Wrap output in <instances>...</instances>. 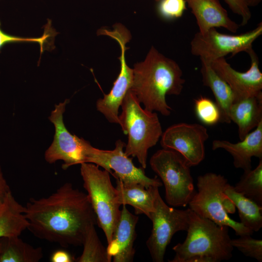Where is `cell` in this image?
Here are the masks:
<instances>
[{
	"mask_svg": "<svg viewBox=\"0 0 262 262\" xmlns=\"http://www.w3.org/2000/svg\"><path fill=\"white\" fill-rule=\"evenodd\" d=\"M195 16L199 32L210 29L223 28L236 33L240 25L232 20L219 0H185Z\"/></svg>",
	"mask_w": 262,
	"mask_h": 262,
	"instance_id": "2e32d148",
	"label": "cell"
},
{
	"mask_svg": "<svg viewBox=\"0 0 262 262\" xmlns=\"http://www.w3.org/2000/svg\"><path fill=\"white\" fill-rule=\"evenodd\" d=\"M227 183V179L221 174L209 172L199 176L196 182L197 191L189 201V208L218 225L231 228L237 236L251 235L253 231L228 215L234 213L236 207L224 193Z\"/></svg>",
	"mask_w": 262,
	"mask_h": 262,
	"instance_id": "5b68a950",
	"label": "cell"
},
{
	"mask_svg": "<svg viewBox=\"0 0 262 262\" xmlns=\"http://www.w3.org/2000/svg\"><path fill=\"white\" fill-rule=\"evenodd\" d=\"M194 110L198 119L203 124L212 126L220 122L221 113L216 103L205 97L194 100Z\"/></svg>",
	"mask_w": 262,
	"mask_h": 262,
	"instance_id": "484cf974",
	"label": "cell"
},
{
	"mask_svg": "<svg viewBox=\"0 0 262 262\" xmlns=\"http://www.w3.org/2000/svg\"><path fill=\"white\" fill-rule=\"evenodd\" d=\"M95 224L90 225L86 229L82 246V254L75 261L78 262H110L112 261L107 249L99 240Z\"/></svg>",
	"mask_w": 262,
	"mask_h": 262,
	"instance_id": "d4e9b609",
	"label": "cell"
},
{
	"mask_svg": "<svg viewBox=\"0 0 262 262\" xmlns=\"http://www.w3.org/2000/svg\"><path fill=\"white\" fill-rule=\"evenodd\" d=\"M113 28L112 31L100 29L97 33L107 35L119 44L121 50L119 57L120 71L110 92L104 94L103 98L97 101L96 108L109 122L119 124V108L132 83L133 69L128 66L125 59V51L128 49L126 44L130 41L131 37L130 32L123 25L117 23Z\"/></svg>",
	"mask_w": 262,
	"mask_h": 262,
	"instance_id": "30bf717a",
	"label": "cell"
},
{
	"mask_svg": "<svg viewBox=\"0 0 262 262\" xmlns=\"http://www.w3.org/2000/svg\"><path fill=\"white\" fill-rule=\"evenodd\" d=\"M229 117L237 125L242 140L262 121V93L236 98L230 108Z\"/></svg>",
	"mask_w": 262,
	"mask_h": 262,
	"instance_id": "ac0fdd59",
	"label": "cell"
},
{
	"mask_svg": "<svg viewBox=\"0 0 262 262\" xmlns=\"http://www.w3.org/2000/svg\"><path fill=\"white\" fill-rule=\"evenodd\" d=\"M229 228L218 225L190 209L186 237L172 248L175 255L169 262H220L229 260L234 247Z\"/></svg>",
	"mask_w": 262,
	"mask_h": 262,
	"instance_id": "3957f363",
	"label": "cell"
},
{
	"mask_svg": "<svg viewBox=\"0 0 262 262\" xmlns=\"http://www.w3.org/2000/svg\"><path fill=\"white\" fill-rule=\"evenodd\" d=\"M43 256L41 247H34L19 236L0 237V262H38Z\"/></svg>",
	"mask_w": 262,
	"mask_h": 262,
	"instance_id": "7402d4cb",
	"label": "cell"
},
{
	"mask_svg": "<svg viewBox=\"0 0 262 262\" xmlns=\"http://www.w3.org/2000/svg\"><path fill=\"white\" fill-rule=\"evenodd\" d=\"M119 125L128 135L125 153L136 157L141 167H147L148 149L156 145L163 131L156 112L142 108L137 98L129 89L121 104Z\"/></svg>",
	"mask_w": 262,
	"mask_h": 262,
	"instance_id": "277c9868",
	"label": "cell"
},
{
	"mask_svg": "<svg viewBox=\"0 0 262 262\" xmlns=\"http://www.w3.org/2000/svg\"><path fill=\"white\" fill-rule=\"evenodd\" d=\"M158 6L160 15L165 19L180 17L187 9L185 0H160Z\"/></svg>",
	"mask_w": 262,
	"mask_h": 262,
	"instance_id": "f1b7e54d",
	"label": "cell"
},
{
	"mask_svg": "<svg viewBox=\"0 0 262 262\" xmlns=\"http://www.w3.org/2000/svg\"><path fill=\"white\" fill-rule=\"evenodd\" d=\"M209 138L207 129L197 123L174 124L163 132L160 144L163 148L180 153L190 166L199 164L205 156V142Z\"/></svg>",
	"mask_w": 262,
	"mask_h": 262,
	"instance_id": "4fadbf2b",
	"label": "cell"
},
{
	"mask_svg": "<svg viewBox=\"0 0 262 262\" xmlns=\"http://www.w3.org/2000/svg\"><path fill=\"white\" fill-rule=\"evenodd\" d=\"M95 164H81L83 186L96 215L97 223L105 234L107 244L111 241L118 222L121 210L117 193L111 181L109 172Z\"/></svg>",
	"mask_w": 262,
	"mask_h": 262,
	"instance_id": "8992f818",
	"label": "cell"
},
{
	"mask_svg": "<svg viewBox=\"0 0 262 262\" xmlns=\"http://www.w3.org/2000/svg\"><path fill=\"white\" fill-rule=\"evenodd\" d=\"M51 24L48 23L45 27V30L43 35L39 38H24L14 36L7 34L4 32L0 28V50L6 44L12 42H36L39 44L41 52L45 50V45L49 41V39L52 37L53 34H56L52 32Z\"/></svg>",
	"mask_w": 262,
	"mask_h": 262,
	"instance_id": "83f0119b",
	"label": "cell"
},
{
	"mask_svg": "<svg viewBox=\"0 0 262 262\" xmlns=\"http://www.w3.org/2000/svg\"><path fill=\"white\" fill-rule=\"evenodd\" d=\"M154 207L149 217L152 229L146 245L152 261L163 262L173 236L178 231L187 230L190 209L180 210L167 205L161 197L159 188L155 192Z\"/></svg>",
	"mask_w": 262,
	"mask_h": 262,
	"instance_id": "ba28073f",
	"label": "cell"
},
{
	"mask_svg": "<svg viewBox=\"0 0 262 262\" xmlns=\"http://www.w3.org/2000/svg\"><path fill=\"white\" fill-rule=\"evenodd\" d=\"M24 207L27 229L36 237L63 247L82 246L86 229L97 223L87 194L69 182L48 196L30 198Z\"/></svg>",
	"mask_w": 262,
	"mask_h": 262,
	"instance_id": "6da1fadb",
	"label": "cell"
},
{
	"mask_svg": "<svg viewBox=\"0 0 262 262\" xmlns=\"http://www.w3.org/2000/svg\"><path fill=\"white\" fill-rule=\"evenodd\" d=\"M232 246L236 247L245 256L262 262V240L246 235L231 240Z\"/></svg>",
	"mask_w": 262,
	"mask_h": 262,
	"instance_id": "4316f807",
	"label": "cell"
},
{
	"mask_svg": "<svg viewBox=\"0 0 262 262\" xmlns=\"http://www.w3.org/2000/svg\"><path fill=\"white\" fill-rule=\"evenodd\" d=\"M69 99L55 105V109L49 117L54 124L55 132L54 139L45 153V160L53 164L58 160L64 163L62 168L85 163L89 142L75 134H71L66 127L63 121V114Z\"/></svg>",
	"mask_w": 262,
	"mask_h": 262,
	"instance_id": "7c38bea8",
	"label": "cell"
},
{
	"mask_svg": "<svg viewBox=\"0 0 262 262\" xmlns=\"http://www.w3.org/2000/svg\"><path fill=\"white\" fill-rule=\"evenodd\" d=\"M10 192L11 190L10 186L4 177L0 166V205L3 203Z\"/></svg>",
	"mask_w": 262,
	"mask_h": 262,
	"instance_id": "1f68e13d",
	"label": "cell"
},
{
	"mask_svg": "<svg viewBox=\"0 0 262 262\" xmlns=\"http://www.w3.org/2000/svg\"><path fill=\"white\" fill-rule=\"evenodd\" d=\"M200 73L203 84L212 90L221 113L220 122L231 123L229 110L235 95L229 85L215 72L210 62L200 59Z\"/></svg>",
	"mask_w": 262,
	"mask_h": 262,
	"instance_id": "ffe728a7",
	"label": "cell"
},
{
	"mask_svg": "<svg viewBox=\"0 0 262 262\" xmlns=\"http://www.w3.org/2000/svg\"><path fill=\"white\" fill-rule=\"evenodd\" d=\"M131 90L145 108L164 116L172 108L166 101V95H179L185 82L179 65L152 47L144 61L135 64Z\"/></svg>",
	"mask_w": 262,
	"mask_h": 262,
	"instance_id": "7a4b0ae2",
	"label": "cell"
},
{
	"mask_svg": "<svg viewBox=\"0 0 262 262\" xmlns=\"http://www.w3.org/2000/svg\"><path fill=\"white\" fill-rule=\"evenodd\" d=\"M50 260L51 262H73L76 259L67 251L60 249L52 253Z\"/></svg>",
	"mask_w": 262,
	"mask_h": 262,
	"instance_id": "4dcf8cb0",
	"label": "cell"
},
{
	"mask_svg": "<svg viewBox=\"0 0 262 262\" xmlns=\"http://www.w3.org/2000/svg\"><path fill=\"white\" fill-rule=\"evenodd\" d=\"M149 164L162 180L168 205L173 207L188 205L196 191L191 166L185 158L175 150L163 148L153 154Z\"/></svg>",
	"mask_w": 262,
	"mask_h": 262,
	"instance_id": "52a82bcc",
	"label": "cell"
},
{
	"mask_svg": "<svg viewBox=\"0 0 262 262\" xmlns=\"http://www.w3.org/2000/svg\"><path fill=\"white\" fill-rule=\"evenodd\" d=\"M212 147L213 150L222 148L229 152L233 158L235 168L244 171L252 169V157L262 158V121L241 141L232 143L216 139L213 141Z\"/></svg>",
	"mask_w": 262,
	"mask_h": 262,
	"instance_id": "e0dca14e",
	"label": "cell"
},
{
	"mask_svg": "<svg viewBox=\"0 0 262 262\" xmlns=\"http://www.w3.org/2000/svg\"><path fill=\"white\" fill-rule=\"evenodd\" d=\"M125 146V143L120 139L116 141L115 148L111 150L99 149L90 145L85 163L101 166L115 179L124 183H138L146 188L161 187L163 183L156 176L150 178L146 175L143 168L134 165L132 159L123 150Z\"/></svg>",
	"mask_w": 262,
	"mask_h": 262,
	"instance_id": "8fae6325",
	"label": "cell"
},
{
	"mask_svg": "<svg viewBox=\"0 0 262 262\" xmlns=\"http://www.w3.org/2000/svg\"><path fill=\"white\" fill-rule=\"evenodd\" d=\"M138 216L131 213L123 205L118 222L112 240L106 248L109 258L114 262H131L135 253L134 243Z\"/></svg>",
	"mask_w": 262,
	"mask_h": 262,
	"instance_id": "9a60e30c",
	"label": "cell"
},
{
	"mask_svg": "<svg viewBox=\"0 0 262 262\" xmlns=\"http://www.w3.org/2000/svg\"><path fill=\"white\" fill-rule=\"evenodd\" d=\"M156 0V1H159V0Z\"/></svg>",
	"mask_w": 262,
	"mask_h": 262,
	"instance_id": "836d02e7",
	"label": "cell"
},
{
	"mask_svg": "<svg viewBox=\"0 0 262 262\" xmlns=\"http://www.w3.org/2000/svg\"><path fill=\"white\" fill-rule=\"evenodd\" d=\"M115 187L119 204L132 206L135 214H145L148 218L154 211L155 190L158 187L146 188L138 183L126 184L116 179Z\"/></svg>",
	"mask_w": 262,
	"mask_h": 262,
	"instance_id": "d6986e66",
	"label": "cell"
},
{
	"mask_svg": "<svg viewBox=\"0 0 262 262\" xmlns=\"http://www.w3.org/2000/svg\"><path fill=\"white\" fill-rule=\"evenodd\" d=\"M233 187L236 191L262 206V158L254 169L244 171Z\"/></svg>",
	"mask_w": 262,
	"mask_h": 262,
	"instance_id": "cb8c5ba5",
	"label": "cell"
},
{
	"mask_svg": "<svg viewBox=\"0 0 262 262\" xmlns=\"http://www.w3.org/2000/svg\"><path fill=\"white\" fill-rule=\"evenodd\" d=\"M230 10L242 18V26H245L251 17L247 0H225Z\"/></svg>",
	"mask_w": 262,
	"mask_h": 262,
	"instance_id": "f546056e",
	"label": "cell"
},
{
	"mask_svg": "<svg viewBox=\"0 0 262 262\" xmlns=\"http://www.w3.org/2000/svg\"><path fill=\"white\" fill-rule=\"evenodd\" d=\"M247 3L249 7H255L259 5L262 0H247Z\"/></svg>",
	"mask_w": 262,
	"mask_h": 262,
	"instance_id": "d6a6232c",
	"label": "cell"
},
{
	"mask_svg": "<svg viewBox=\"0 0 262 262\" xmlns=\"http://www.w3.org/2000/svg\"><path fill=\"white\" fill-rule=\"evenodd\" d=\"M224 193L237 208L240 222L253 232L258 231L262 227V206L236 191L228 182Z\"/></svg>",
	"mask_w": 262,
	"mask_h": 262,
	"instance_id": "603a6c76",
	"label": "cell"
},
{
	"mask_svg": "<svg viewBox=\"0 0 262 262\" xmlns=\"http://www.w3.org/2000/svg\"><path fill=\"white\" fill-rule=\"evenodd\" d=\"M247 53L250 58V66L243 72L233 69L225 57L210 62L213 68L233 90L235 98L262 93V73L259 68L258 57L253 48Z\"/></svg>",
	"mask_w": 262,
	"mask_h": 262,
	"instance_id": "5bb4252c",
	"label": "cell"
},
{
	"mask_svg": "<svg viewBox=\"0 0 262 262\" xmlns=\"http://www.w3.org/2000/svg\"><path fill=\"white\" fill-rule=\"evenodd\" d=\"M25 207L21 205L10 192L0 205V237L19 236L27 229Z\"/></svg>",
	"mask_w": 262,
	"mask_h": 262,
	"instance_id": "44dd1931",
	"label": "cell"
},
{
	"mask_svg": "<svg viewBox=\"0 0 262 262\" xmlns=\"http://www.w3.org/2000/svg\"><path fill=\"white\" fill-rule=\"evenodd\" d=\"M262 34V22L253 30L239 34H228L212 28L196 33L190 42V51L195 56L211 62L231 54L247 52L253 42Z\"/></svg>",
	"mask_w": 262,
	"mask_h": 262,
	"instance_id": "9c48e42d",
	"label": "cell"
}]
</instances>
